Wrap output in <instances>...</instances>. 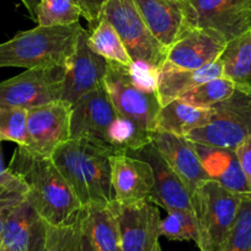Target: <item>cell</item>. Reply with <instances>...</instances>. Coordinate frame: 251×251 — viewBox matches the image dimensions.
Returning <instances> with one entry per match:
<instances>
[{
	"instance_id": "4fadbf2b",
	"label": "cell",
	"mask_w": 251,
	"mask_h": 251,
	"mask_svg": "<svg viewBox=\"0 0 251 251\" xmlns=\"http://www.w3.org/2000/svg\"><path fill=\"white\" fill-rule=\"evenodd\" d=\"M120 228L122 251H155L159 246L161 218L156 206L144 201L134 204L112 202Z\"/></svg>"
},
{
	"instance_id": "7c38bea8",
	"label": "cell",
	"mask_w": 251,
	"mask_h": 251,
	"mask_svg": "<svg viewBox=\"0 0 251 251\" xmlns=\"http://www.w3.org/2000/svg\"><path fill=\"white\" fill-rule=\"evenodd\" d=\"M108 60L89 45V31L81 28L75 50L67 64L60 101L73 105L85 94L105 85Z\"/></svg>"
},
{
	"instance_id": "ffe728a7",
	"label": "cell",
	"mask_w": 251,
	"mask_h": 251,
	"mask_svg": "<svg viewBox=\"0 0 251 251\" xmlns=\"http://www.w3.org/2000/svg\"><path fill=\"white\" fill-rule=\"evenodd\" d=\"M194 147L209 180L216 181L234 194L241 196L251 195V185L239 164L235 149L217 148L199 143H194Z\"/></svg>"
},
{
	"instance_id": "ba28073f",
	"label": "cell",
	"mask_w": 251,
	"mask_h": 251,
	"mask_svg": "<svg viewBox=\"0 0 251 251\" xmlns=\"http://www.w3.org/2000/svg\"><path fill=\"white\" fill-rule=\"evenodd\" d=\"M123 117L116 111L105 85L72 105L71 139L85 138L122 154L120 136Z\"/></svg>"
},
{
	"instance_id": "4316f807",
	"label": "cell",
	"mask_w": 251,
	"mask_h": 251,
	"mask_svg": "<svg viewBox=\"0 0 251 251\" xmlns=\"http://www.w3.org/2000/svg\"><path fill=\"white\" fill-rule=\"evenodd\" d=\"M160 236H165L169 240H192L199 244L200 229L196 213L186 209L168 211V216L161 219Z\"/></svg>"
},
{
	"instance_id": "2e32d148",
	"label": "cell",
	"mask_w": 251,
	"mask_h": 251,
	"mask_svg": "<svg viewBox=\"0 0 251 251\" xmlns=\"http://www.w3.org/2000/svg\"><path fill=\"white\" fill-rule=\"evenodd\" d=\"M151 143L191 195L201 183L209 180L194 143L185 137L154 131Z\"/></svg>"
},
{
	"instance_id": "52a82bcc",
	"label": "cell",
	"mask_w": 251,
	"mask_h": 251,
	"mask_svg": "<svg viewBox=\"0 0 251 251\" xmlns=\"http://www.w3.org/2000/svg\"><path fill=\"white\" fill-rule=\"evenodd\" d=\"M250 134L251 90L235 88L228 99L211 108L208 122L185 138L203 146L235 149Z\"/></svg>"
},
{
	"instance_id": "836d02e7",
	"label": "cell",
	"mask_w": 251,
	"mask_h": 251,
	"mask_svg": "<svg viewBox=\"0 0 251 251\" xmlns=\"http://www.w3.org/2000/svg\"><path fill=\"white\" fill-rule=\"evenodd\" d=\"M236 156H238L239 164L248 178L249 183L251 185V134L235 148Z\"/></svg>"
},
{
	"instance_id": "7402d4cb",
	"label": "cell",
	"mask_w": 251,
	"mask_h": 251,
	"mask_svg": "<svg viewBox=\"0 0 251 251\" xmlns=\"http://www.w3.org/2000/svg\"><path fill=\"white\" fill-rule=\"evenodd\" d=\"M211 108H201L185 102L181 99L161 106L156 116L155 131L186 137L194 129L203 127L209 120Z\"/></svg>"
},
{
	"instance_id": "f546056e",
	"label": "cell",
	"mask_w": 251,
	"mask_h": 251,
	"mask_svg": "<svg viewBox=\"0 0 251 251\" xmlns=\"http://www.w3.org/2000/svg\"><path fill=\"white\" fill-rule=\"evenodd\" d=\"M221 251H251V195L241 199L238 216Z\"/></svg>"
},
{
	"instance_id": "6da1fadb",
	"label": "cell",
	"mask_w": 251,
	"mask_h": 251,
	"mask_svg": "<svg viewBox=\"0 0 251 251\" xmlns=\"http://www.w3.org/2000/svg\"><path fill=\"white\" fill-rule=\"evenodd\" d=\"M8 170L25 183V197L50 226L68 223L83 208L52 158L18 147Z\"/></svg>"
},
{
	"instance_id": "cb8c5ba5",
	"label": "cell",
	"mask_w": 251,
	"mask_h": 251,
	"mask_svg": "<svg viewBox=\"0 0 251 251\" xmlns=\"http://www.w3.org/2000/svg\"><path fill=\"white\" fill-rule=\"evenodd\" d=\"M219 60L224 78L236 88L251 90V30L226 42Z\"/></svg>"
},
{
	"instance_id": "44dd1931",
	"label": "cell",
	"mask_w": 251,
	"mask_h": 251,
	"mask_svg": "<svg viewBox=\"0 0 251 251\" xmlns=\"http://www.w3.org/2000/svg\"><path fill=\"white\" fill-rule=\"evenodd\" d=\"M219 76H223V66L219 58L216 62L194 71L161 68L156 75V93L160 105H166L191 89Z\"/></svg>"
},
{
	"instance_id": "1f68e13d",
	"label": "cell",
	"mask_w": 251,
	"mask_h": 251,
	"mask_svg": "<svg viewBox=\"0 0 251 251\" xmlns=\"http://www.w3.org/2000/svg\"><path fill=\"white\" fill-rule=\"evenodd\" d=\"M26 192H27V187L23 182L16 187L10 188L0 197V239H1V234H3L4 226H5L9 216L13 209L18 206L19 202L25 197Z\"/></svg>"
},
{
	"instance_id": "74e56055",
	"label": "cell",
	"mask_w": 251,
	"mask_h": 251,
	"mask_svg": "<svg viewBox=\"0 0 251 251\" xmlns=\"http://www.w3.org/2000/svg\"><path fill=\"white\" fill-rule=\"evenodd\" d=\"M155 251H163V250H161L160 245H159V246H158V248H156V250H155Z\"/></svg>"
},
{
	"instance_id": "4dcf8cb0",
	"label": "cell",
	"mask_w": 251,
	"mask_h": 251,
	"mask_svg": "<svg viewBox=\"0 0 251 251\" xmlns=\"http://www.w3.org/2000/svg\"><path fill=\"white\" fill-rule=\"evenodd\" d=\"M9 141L20 148L27 146V111L0 106V142Z\"/></svg>"
},
{
	"instance_id": "83f0119b",
	"label": "cell",
	"mask_w": 251,
	"mask_h": 251,
	"mask_svg": "<svg viewBox=\"0 0 251 251\" xmlns=\"http://www.w3.org/2000/svg\"><path fill=\"white\" fill-rule=\"evenodd\" d=\"M236 86L224 76L212 79L181 95L185 102L201 108H212L214 105L228 99L235 91Z\"/></svg>"
},
{
	"instance_id": "d6986e66",
	"label": "cell",
	"mask_w": 251,
	"mask_h": 251,
	"mask_svg": "<svg viewBox=\"0 0 251 251\" xmlns=\"http://www.w3.org/2000/svg\"><path fill=\"white\" fill-rule=\"evenodd\" d=\"M151 35L166 48L187 28L181 0H133Z\"/></svg>"
},
{
	"instance_id": "e0dca14e",
	"label": "cell",
	"mask_w": 251,
	"mask_h": 251,
	"mask_svg": "<svg viewBox=\"0 0 251 251\" xmlns=\"http://www.w3.org/2000/svg\"><path fill=\"white\" fill-rule=\"evenodd\" d=\"M47 223L26 197L13 209L0 239V251H47Z\"/></svg>"
},
{
	"instance_id": "8992f818",
	"label": "cell",
	"mask_w": 251,
	"mask_h": 251,
	"mask_svg": "<svg viewBox=\"0 0 251 251\" xmlns=\"http://www.w3.org/2000/svg\"><path fill=\"white\" fill-rule=\"evenodd\" d=\"M241 199V195L212 180L204 181L195 190L192 203L199 221L200 250L221 251L238 216Z\"/></svg>"
},
{
	"instance_id": "603a6c76",
	"label": "cell",
	"mask_w": 251,
	"mask_h": 251,
	"mask_svg": "<svg viewBox=\"0 0 251 251\" xmlns=\"http://www.w3.org/2000/svg\"><path fill=\"white\" fill-rule=\"evenodd\" d=\"M83 221L95 251H122L120 228L110 204L83 207Z\"/></svg>"
},
{
	"instance_id": "8fae6325",
	"label": "cell",
	"mask_w": 251,
	"mask_h": 251,
	"mask_svg": "<svg viewBox=\"0 0 251 251\" xmlns=\"http://www.w3.org/2000/svg\"><path fill=\"white\" fill-rule=\"evenodd\" d=\"M72 105L64 101L46 103L27 111L26 151L50 158L53 151L71 139Z\"/></svg>"
},
{
	"instance_id": "9c48e42d",
	"label": "cell",
	"mask_w": 251,
	"mask_h": 251,
	"mask_svg": "<svg viewBox=\"0 0 251 251\" xmlns=\"http://www.w3.org/2000/svg\"><path fill=\"white\" fill-rule=\"evenodd\" d=\"M187 27L226 43L251 30V0H181Z\"/></svg>"
},
{
	"instance_id": "3957f363",
	"label": "cell",
	"mask_w": 251,
	"mask_h": 251,
	"mask_svg": "<svg viewBox=\"0 0 251 251\" xmlns=\"http://www.w3.org/2000/svg\"><path fill=\"white\" fill-rule=\"evenodd\" d=\"M79 23L68 26H38L23 31L11 40L0 43V68L38 69L67 66L71 60L79 33Z\"/></svg>"
},
{
	"instance_id": "f1b7e54d",
	"label": "cell",
	"mask_w": 251,
	"mask_h": 251,
	"mask_svg": "<svg viewBox=\"0 0 251 251\" xmlns=\"http://www.w3.org/2000/svg\"><path fill=\"white\" fill-rule=\"evenodd\" d=\"M81 13L72 0H40L36 11L38 26H68L79 23Z\"/></svg>"
},
{
	"instance_id": "5b68a950",
	"label": "cell",
	"mask_w": 251,
	"mask_h": 251,
	"mask_svg": "<svg viewBox=\"0 0 251 251\" xmlns=\"http://www.w3.org/2000/svg\"><path fill=\"white\" fill-rule=\"evenodd\" d=\"M100 18L117 31L134 67L158 75L168 50L151 35L133 0H106Z\"/></svg>"
},
{
	"instance_id": "d590c367",
	"label": "cell",
	"mask_w": 251,
	"mask_h": 251,
	"mask_svg": "<svg viewBox=\"0 0 251 251\" xmlns=\"http://www.w3.org/2000/svg\"><path fill=\"white\" fill-rule=\"evenodd\" d=\"M21 3H23L24 5H25V8L27 9L31 18L36 21V11H37V6L38 4H40V0H21Z\"/></svg>"
},
{
	"instance_id": "277c9868",
	"label": "cell",
	"mask_w": 251,
	"mask_h": 251,
	"mask_svg": "<svg viewBox=\"0 0 251 251\" xmlns=\"http://www.w3.org/2000/svg\"><path fill=\"white\" fill-rule=\"evenodd\" d=\"M105 88L116 111L146 131H155L161 105L156 93V75L136 67L108 62Z\"/></svg>"
},
{
	"instance_id": "9a60e30c",
	"label": "cell",
	"mask_w": 251,
	"mask_h": 251,
	"mask_svg": "<svg viewBox=\"0 0 251 251\" xmlns=\"http://www.w3.org/2000/svg\"><path fill=\"white\" fill-rule=\"evenodd\" d=\"M111 183L115 201L134 204L149 201L154 186L151 165L126 153L111 156ZM151 202V201H149Z\"/></svg>"
},
{
	"instance_id": "484cf974",
	"label": "cell",
	"mask_w": 251,
	"mask_h": 251,
	"mask_svg": "<svg viewBox=\"0 0 251 251\" xmlns=\"http://www.w3.org/2000/svg\"><path fill=\"white\" fill-rule=\"evenodd\" d=\"M89 45L94 52L108 62L129 68L134 66L117 31L105 18H100L95 27L89 31Z\"/></svg>"
},
{
	"instance_id": "e575fe53",
	"label": "cell",
	"mask_w": 251,
	"mask_h": 251,
	"mask_svg": "<svg viewBox=\"0 0 251 251\" xmlns=\"http://www.w3.org/2000/svg\"><path fill=\"white\" fill-rule=\"evenodd\" d=\"M21 183H23V181L9 171L8 176H5L4 178H0V197L3 196L6 191H9L10 188L16 187Z\"/></svg>"
},
{
	"instance_id": "d4e9b609",
	"label": "cell",
	"mask_w": 251,
	"mask_h": 251,
	"mask_svg": "<svg viewBox=\"0 0 251 251\" xmlns=\"http://www.w3.org/2000/svg\"><path fill=\"white\" fill-rule=\"evenodd\" d=\"M47 251H95L83 221V208L68 223L62 226L47 224Z\"/></svg>"
},
{
	"instance_id": "7a4b0ae2",
	"label": "cell",
	"mask_w": 251,
	"mask_h": 251,
	"mask_svg": "<svg viewBox=\"0 0 251 251\" xmlns=\"http://www.w3.org/2000/svg\"><path fill=\"white\" fill-rule=\"evenodd\" d=\"M115 151L85 138L69 139L52 154L81 207L108 206L115 201L111 183V156Z\"/></svg>"
},
{
	"instance_id": "ac0fdd59",
	"label": "cell",
	"mask_w": 251,
	"mask_h": 251,
	"mask_svg": "<svg viewBox=\"0 0 251 251\" xmlns=\"http://www.w3.org/2000/svg\"><path fill=\"white\" fill-rule=\"evenodd\" d=\"M226 43L200 28L187 27L168 50L163 68L194 71L216 62Z\"/></svg>"
},
{
	"instance_id": "30bf717a",
	"label": "cell",
	"mask_w": 251,
	"mask_h": 251,
	"mask_svg": "<svg viewBox=\"0 0 251 251\" xmlns=\"http://www.w3.org/2000/svg\"><path fill=\"white\" fill-rule=\"evenodd\" d=\"M67 66L26 69L0 83V106L31 110L60 100Z\"/></svg>"
},
{
	"instance_id": "8d00e7d4",
	"label": "cell",
	"mask_w": 251,
	"mask_h": 251,
	"mask_svg": "<svg viewBox=\"0 0 251 251\" xmlns=\"http://www.w3.org/2000/svg\"><path fill=\"white\" fill-rule=\"evenodd\" d=\"M8 175H9V170L8 168H5V165H4L3 151H1V142H0V178H4Z\"/></svg>"
},
{
	"instance_id": "d6a6232c",
	"label": "cell",
	"mask_w": 251,
	"mask_h": 251,
	"mask_svg": "<svg viewBox=\"0 0 251 251\" xmlns=\"http://www.w3.org/2000/svg\"><path fill=\"white\" fill-rule=\"evenodd\" d=\"M80 10L81 16L90 24V30H93L100 20L101 13L105 6L106 0H72Z\"/></svg>"
},
{
	"instance_id": "5bb4252c",
	"label": "cell",
	"mask_w": 251,
	"mask_h": 251,
	"mask_svg": "<svg viewBox=\"0 0 251 251\" xmlns=\"http://www.w3.org/2000/svg\"><path fill=\"white\" fill-rule=\"evenodd\" d=\"M126 154L141 159L151 165L154 175L153 191L149 197L151 203L159 204L166 209V212L173 209H186V211L195 212L191 192L188 191L180 177L164 160L153 143L147 144L137 151H126Z\"/></svg>"
}]
</instances>
